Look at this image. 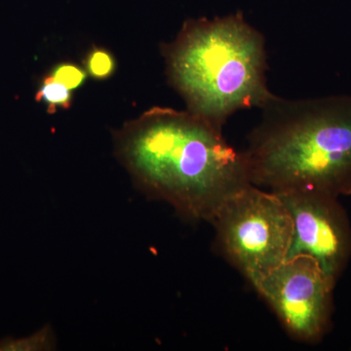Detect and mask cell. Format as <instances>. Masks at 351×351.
I'll use <instances>...</instances> for the list:
<instances>
[{"label":"cell","mask_w":351,"mask_h":351,"mask_svg":"<svg viewBox=\"0 0 351 351\" xmlns=\"http://www.w3.org/2000/svg\"><path fill=\"white\" fill-rule=\"evenodd\" d=\"M113 145L138 191L193 221L211 223L228 198L251 184L244 152L188 110L152 108L115 131Z\"/></svg>","instance_id":"obj_1"},{"label":"cell","mask_w":351,"mask_h":351,"mask_svg":"<svg viewBox=\"0 0 351 351\" xmlns=\"http://www.w3.org/2000/svg\"><path fill=\"white\" fill-rule=\"evenodd\" d=\"M244 149L252 184L274 191L351 195V96L274 95Z\"/></svg>","instance_id":"obj_2"},{"label":"cell","mask_w":351,"mask_h":351,"mask_svg":"<svg viewBox=\"0 0 351 351\" xmlns=\"http://www.w3.org/2000/svg\"><path fill=\"white\" fill-rule=\"evenodd\" d=\"M161 53L188 110L218 128L233 113L262 108L274 98L265 38L241 13L186 21L172 43L161 44Z\"/></svg>","instance_id":"obj_3"},{"label":"cell","mask_w":351,"mask_h":351,"mask_svg":"<svg viewBox=\"0 0 351 351\" xmlns=\"http://www.w3.org/2000/svg\"><path fill=\"white\" fill-rule=\"evenodd\" d=\"M210 223L221 255L251 285L289 258L293 221L274 191L249 184L228 198Z\"/></svg>","instance_id":"obj_4"},{"label":"cell","mask_w":351,"mask_h":351,"mask_svg":"<svg viewBox=\"0 0 351 351\" xmlns=\"http://www.w3.org/2000/svg\"><path fill=\"white\" fill-rule=\"evenodd\" d=\"M337 281L317 261L293 256L253 284L295 341L314 343L329 329Z\"/></svg>","instance_id":"obj_5"},{"label":"cell","mask_w":351,"mask_h":351,"mask_svg":"<svg viewBox=\"0 0 351 351\" xmlns=\"http://www.w3.org/2000/svg\"><path fill=\"white\" fill-rule=\"evenodd\" d=\"M277 195L287 208L294 228L289 257H313L338 280L351 256L350 223L338 197L308 191Z\"/></svg>","instance_id":"obj_6"},{"label":"cell","mask_w":351,"mask_h":351,"mask_svg":"<svg viewBox=\"0 0 351 351\" xmlns=\"http://www.w3.org/2000/svg\"><path fill=\"white\" fill-rule=\"evenodd\" d=\"M36 100L47 106L48 112H55L58 108L68 110L71 108L73 95L71 90L64 86L52 76L44 78L36 94Z\"/></svg>","instance_id":"obj_7"},{"label":"cell","mask_w":351,"mask_h":351,"mask_svg":"<svg viewBox=\"0 0 351 351\" xmlns=\"http://www.w3.org/2000/svg\"><path fill=\"white\" fill-rule=\"evenodd\" d=\"M54 334L49 327H44L27 338L2 339L0 350H51L55 346Z\"/></svg>","instance_id":"obj_8"},{"label":"cell","mask_w":351,"mask_h":351,"mask_svg":"<svg viewBox=\"0 0 351 351\" xmlns=\"http://www.w3.org/2000/svg\"><path fill=\"white\" fill-rule=\"evenodd\" d=\"M88 73L96 80H107L115 69V61L108 51L95 48L86 58Z\"/></svg>","instance_id":"obj_9"},{"label":"cell","mask_w":351,"mask_h":351,"mask_svg":"<svg viewBox=\"0 0 351 351\" xmlns=\"http://www.w3.org/2000/svg\"><path fill=\"white\" fill-rule=\"evenodd\" d=\"M50 75L69 90L80 88L86 80V73L82 68L69 63L58 64Z\"/></svg>","instance_id":"obj_10"}]
</instances>
